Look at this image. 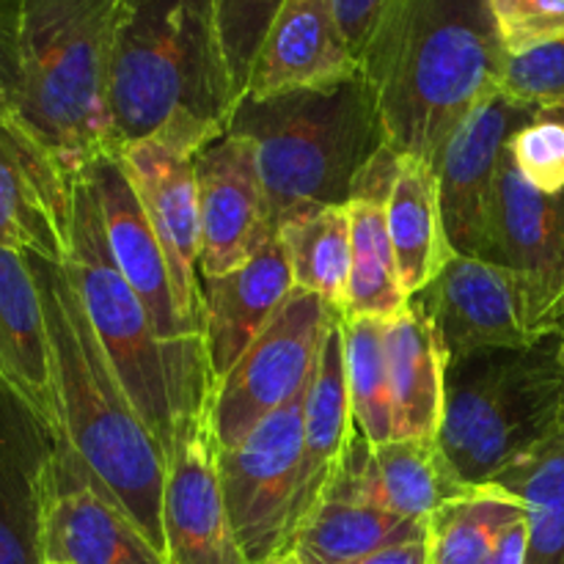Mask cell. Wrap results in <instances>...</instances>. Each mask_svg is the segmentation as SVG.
Segmentation results:
<instances>
[{"mask_svg":"<svg viewBox=\"0 0 564 564\" xmlns=\"http://www.w3.org/2000/svg\"><path fill=\"white\" fill-rule=\"evenodd\" d=\"M507 61L488 0H389L361 72L391 152L438 163L457 127L501 91Z\"/></svg>","mask_w":564,"mask_h":564,"instance_id":"6da1fadb","label":"cell"},{"mask_svg":"<svg viewBox=\"0 0 564 564\" xmlns=\"http://www.w3.org/2000/svg\"><path fill=\"white\" fill-rule=\"evenodd\" d=\"M108 105L116 152L141 141L196 158L237 105L215 0H113Z\"/></svg>","mask_w":564,"mask_h":564,"instance_id":"7a4b0ae2","label":"cell"},{"mask_svg":"<svg viewBox=\"0 0 564 564\" xmlns=\"http://www.w3.org/2000/svg\"><path fill=\"white\" fill-rule=\"evenodd\" d=\"M229 132L251 138L273 224L308 204L347 207L352 198H386L397 154L386 141L378 97L358 72L328 88L248 97L231 113Z\"/></svg>","mask_w":564,"mask_h":564,"instance_id":"3957f363","label":"cell"},{"mask_svg":"<svg viewBox=\"0 0 564 564\" xmlns=\"http://www.w3.org/2000/svg\"><path fill=\"white\" fill-rule=\"evenodd\" d=\"M28 259L47 317L61 435L163 551L169 457L121 386L66 270L47 259Z\"/></svg>","mask_w":564,"mask_h":564,"instance_id":"277c9868","label":"cell"},{"mask_svg":"<svg viewBox=\"0 0 564 564\" xmlns=\"http://www.w3.org/2000/svg\"><path fill=\"white\" fill-rule=\"evenodd\" d=\"M64 270L132 405L171 457L182 427L213 405L215 378L207 345L160 339L147 306L116 268L97 198L83 174L75 182Z\"/></svg>","mask_w":564,"mask_h":564,"instance_id":"5b68a950","label":"cell"},{"mask_svg":"<svg viewBox=\"0 0 564 564\" xmlns=\"http://www.w3.org/2000/svg\"><path fill=\"white\" fill-rule=\"evenodd\" d=\"M564 438L560 330L527 347H490L446 361L438 444L471 488L494 485Z\"/></svg>","mask_w":564,"mask_h":564,"instance_id":"8992f818","label":"cell"},{"mask_svg":"<svg viewBox=\"0 0 564 564\" xmlns=\"http://www.w3.org/2000/svg\"><path fill=\"white\" fill-rule=\"evenodd\" d=\"M113 0H22L11 110L69 176L116 154L108 105Z\"/></svg>","mask_w":564,"mask_h":564,"instance_id":"52a82bcc","label":"cell"},{"mask_svg":"<svg viewBox=\"0 0 564 564\" xmlns=\"http://www.w3.org/2000/svg\"><path fill=\"white\" fill-rule=\"evenodd\" d=\"M334 314L336 308L323 297L295 286L273 323L215 383L209 419L218 449L240 444L253 427L308 389Z\"/></svg>","mask_w":564,"mask_h":564,"instance_id":"ba28073f","label":"cell"},{"mask_svg":"<svg viewBox=\"0 0 564 564\" xmlns=\"http://www.w3.org/2000/svg\"><path fill=\"white\" fill-rule=\"evenodd\" d=\"M306 391L264 419L237 446L218 449L226 510L248 564H268L292 551Z\"/></svg>","mask_w":564,"mask_h":564,"instance_id":"9c48e42d","label":"cell"},{"mask_svg":"<svg viewBox=\"0 0 564 564\" xmlns=\"http://www.w3.org/2000/svg\"><path fill=\"white\" fill-rule=\"evenodd\" d=\"M538 119V108L499 91L479 105L446 141L438 174L441 213L457 257L496 262V185L512 135Z\"/></svg>","mask_w":564,"mask_h":564,"instance_id":"30bf717a","label":"cell"},{"mask_svg":"<svg viewBox=\"0 0 564 564\" xmlns=\"http://www.w3.org/2000/svg\"><path fill=\"white\" fill-rule=\"evenodd\" d=\"M42 556L66 564H169L64 435L50 466Z\"/></svg>","mask_w":564,"mask_h":564,"instance_id":"8fae6325","label":"cell"},{"mask_svg":"<svg viewBox=\"0 0 564 564\" xmlns=\"http://www.w3.org/2000/svg\"><path fill=\"white\" fill-rule=\"evenodd\" d=\"M193 165L202 215L198 270L202 281L218 279L257 257L279 231L251 138L226 132Z\"/></svg>","mask_w":564,"mask_h":564,"instance_id":"7c38bea8","label":"cell"},{"mask_svg":"<svg viewBox=\"0 0 564 564\" xmlns=\"http://www.w3.org/2000/svg\"><path fill=\"white\" fill-rule=\"evenodd\" d=\"M416 297L433 319L446 358L490 347H527L545 336L518 273L496 262L455 257Z\"/></svg>","mask_w":564,"mask_h":564,"instance_id":"4fadbf2b","label":"cell"},{"mask_svg":"<svg viewBox=\"0 0 564 564\" xmlns=\"http://www.w3.org/2000/svg\"><path fill=\"white\" fill-rule=\"evenodd\" d=\"M75 182L6 105L0 113V246L64 268Z\"/></svg>","mask_w":564,"mask_h":564,"instance_id":"5bb4252c","label":"cell"},{"mask_svg":"<svg viewBox=\"0 0 564 564\" xmlns=\"http://www.w3.org/2000/svg\"><path fill=\"white\" fill-rule=\"evenodd\" d=\"M163 554L169 564H248L226 510L209 411L182 427L169 457Z\"/></svg>","mask_w":564,"mask_h":564,"instance_id":"9a60e30c","label":"cell"},{"mask_svg":"<svg viewBox=\"0 0 564 564\" xmlns=\"http://www.w3.org/2000/svg\"><path fill=\"white\" fill-rule=\"evenodd\" d=\"M83 176L97 198L116 268L121 270L127 284L147 306L160 339L169 345H207L204 330L187 323L182 314L169 259H165L152 220H149L141 196L132 187L119 154H105V158L94 160L83 171Z\"/></svg>","mask_w":564,"mask_h":564,"instance_id":"2e32d148","label":"cell"},{"mask_svg":"<svg viewBox=\"0 0 564 564\" xmlns=\"http://www.w3.org/2000/svg\"><path fill=\"white\" fill-rule=\"evenodd\" d=\"M468 490L474 488L457 477L438 441L394 438L369 444L356 433L325 499L369 505L411 521H427L438 507L460 499Z\"/></svg>","mask_w":564,"mask_h":564,"instance_id":"e0dca14e","label":"cell"},{"mask_svg":"<svg viewBox=\"0 0 564 564\" xmlns=\"http://www.w3.org/2000/svg\"><path fill=\"white\" fill-rule=\"evenodd\" d=\"M119 160L141 196L152 229L169 259L176 301L191 325L204 330V290L198 253H202V215H198L196 165L191 154L154 141L119 149Z\"/></svg>","mask_w":564,"mask_h":564,"instance_id":"ac0fdd59","label":"cell"},{"mask_svg":"<svg viewBox=\"0 0 564 564\" xmlns=\"http://www.w3.org/2000/svg\"><path fill=\"white\" fill-rule=\"evenodd\" d=\"M496 264L521 275L534 319L545 330V319L564 297V191L543 193L529 185L510 149L496 185Z\"/></svg>","mask_w":564,"mask_h":564,"instance_id":"d6986e66","label":"cell"},{"mask_svg":"<svg viewBox=\"0 0 564 564\" xmlns=\"http://www.w3.org/2000/svg\"><path fill=\"white\" fill-rule=\"evenodd\" d=\"M58 435L0 380V564H42V516Z\"/></svg>","mask_w":564,"mask_h":564,"instance_id":"ffe728a7","label":"cell"},{"mask_svg":"<svg viewBox=\"0 0 564 564\" xmlns=\"http://www.w3.org/2000/svg\"><path fill=\"white\" fill-rule=\"evenodd\" d=\"M361 72L336 20L334 0H284L253 61L248 97L328 88Z\"/></svg>","mask_w":564,"mask_h":564,"instance_id":"44dd1931","label":"cell"},{"mask_svg":"<svg viewBox=\"0 0 564 564\" xmlns=\"http://www.w3.org/2000/svg\"><path fill=\"white\" fill-rule=\"evenodd\" d=\"M204 339L218 383L273 323L295 292L290 257L279 237L246 264L218 279H204Z\"/></svg>","mask_w":564,"mask_h":564,"instance_id":"7402d4cb","label":"cell"},{"mask_svg":"<svg viewBox=\"0 0 564 564\" xmlns=\"http://www.w3.org/2000/svg\"><path fill=\"white\" fill-rule=\"evenodd\" d=\"M356 433L350 394H347L341 312H336L325 330L317 369H314L312 386L306 391V405H303V446L295 507H292V543L306 518L317 510L319 501L328 494Z\"/></svg>","mask_w":564,"mask_h":564,"instance_id":"603a6c76","label":"cell"},{"mask_svg":"<svg viewBox=\"0 0 564 564\" xmlns=\"http://www.w3.org/2000/svg\"><path fill=\"white\" fill-rule=\"evenodd\" d=\"M0 380L61 438L47 317L31 259L0 246Z\"/></svg>","mask_w":564,"mask_h":564,"instance_id":"cb8c5ba5","label":"cell"},{"mask_svg":"<svg viewBox=\"0 0 564 564\" xmlns=\"http://www.w3.org/2000/svg\"><path fill=\"white\" fill-rule=\"evenodd\" d=\"M397 438L438 441L446 405V350L433 319L416 297L386 323Z\"/></svg>","mask_w":564,"mask_h":564,"instance_id":"d4e9b609","label":"cell"},{"mask_svg":"<svg viewBox=\"0 0 564 564\" xmlns=\"http://www.w3.org/2000/svg\"><path fill=\"white\" fill-rule=\"evenodd\" d=\"M386 226L402 290L408 297L419 295L457 257L446 237L435 165L408 154L397 158L386 193Z\"/></svg>","mask_w":564,"mask_h":564,"instance_id":"484cf974","label":"cell"},{"mask_svg":"<svg viewBox=\"0 0 564 564\" xmlns=\"http://www.w3.org/2000/svg\"><path fill=\"white\" fill-rule=\"evenodd\" d=\"M279 240L286 248L297 290L314 292L330 308L345 312L352 268L350 209L328 204L292 209L279 224Z\"/></svg>","mask_w":564,"mask_h":564,"instance_id":"4316f807","label":"cell"},{"mask_svg":"<svg viewBox=\"0 0 564 564\" xmlns=\"http://www.w3.org/2000/svg\"><path fill=\"white\" fill-rule=\"evenodd\" d=\"M424 538L427 521H411L369 505L325 499L295 534L292 551L306 564H350L391 545Z\"/></svg>","mask_w":564,"mask_h":564,"instance_id":"83f0119b","label":"cell"},{"mask_svg":"<svg viewBox=\"0 0 564 564\" xmlns=\"http://www.w3.org/2000/svg\"><path fill=\"white\" fill-rule=\"evenodd\" d=\"M352 229V268L341 317L394 319L408 308L386 226V198L361 196L347 204Z\"/></svg>","mask_w":564,"mask_h":564,"instance_id":"f1b7e54d","label":"cell"},{"mask_svg":"<svg viewBox=\"0 0 564 564\" xmlns=\"http://www.w3.org/2000/svg\"><path fill=\"white\" fill-rule=\"evenodd\" d=\"M527 518L521 501L496 485H479L427 518L430 564H488L507 529Z\"/></svg>","mask_w":564,"mask_h":564,"instance_id":"f546056e","label":"cell"},{"mask_svg":"<svg viewBox=\"0 0 564 564\" xmlns=\"http://www.w3.org/2000/svg\"><path fill=\"white\" fill-rule=\"evenodd\" d=\"M345 375L356 430L369 444L397 438L389 361H386V319L341 317Z\"/></svg>","mask_w":564,"mask_h":564,"instance_id":"4dcf8cb0","label":"cell"},{"mask_svg":"<svg viewBox=\"0 0 564 564\" xmlns=\"http://www.w3.org/2000/svg\"><path fill=\"white\" fill-rule=\"evenodd\" d=\"M496 488L516 496L527 510V562L564 564V438L523 466L501 474Z\"/></svg>","mask_w":564,"mask_h":564,"instance_id":"1f68e13d","label":"cell"},{"mask_svg":"<svg viewBox=\"0 0 564 564\" xmlns=\"http://www.w3.org/2000/svg\"><path fill=\"white\" fill-rule=\"evenodd\" d=\"M284 0H215L218 11L220 42H224L226 64L235 83L237 102L246 94L253 61L270 31V22L279 14Z\"/></svg>","mask_w":564,"mask_h":564,"instance_id":"d6a6232c","label":"cell"},{"mask_svg":"<svg viewBox=\"0 0 564 564\" xmlns=\"http://www.w3.org/2000/svg\"><path fill=\"white\" fill-rule=\"evenodd\" d=\"M510 154L518 171L532 187L543 193L564 191V124L534 119L512 135Z\"/></svg>","mask_w":564,"mask_h":564,"instance_id":"836d02e7","label":"cell"},{"mask_svg":"<svg viewBox=\"0 0 564 564\" xmlns=\"http://www.w3.org/2000/svg\"><path fill=\"white\" fill-rule=\"evenodd\" d=\"M501 91L538 110L564 105V42L510 55Z\"/></svg>","mask_w":564,"mask_h":564,"instance_id":"e575fe53","label":"cell"},{"mask_svg":"<svg viewBox=\"0 0 564 564\" xmlns=\"http://www.w3.org/2000/svg\"><path fill=\"white\" fill-rule=\"evenodd\" d=\"M496 22L507 55L564 42V0H516Z\"/></svg>","mask_w":564,"mask_h":564,"instance_id":"d590c367","label":"cell"},{"mask_svg":"<svg viewBox=\"0 0 564 564\" xmlns=\"http://www.w3.org/2000/svg\"><path fill=\"white\" fill-rule=\"evenodd\" d=\"M386 6H389V0H334L336 20H339L347 47L356 55L358 66H361V58L372 42V33L383 17Z\"/></svg>","mask_w":564,"mask_h":564,"instance_id":"8d00e7d4","label":"cell"},{"mask_svg":"<svg viewBox=\"0 0 564 564\" xmlns=\"http://www.w3.org/2000/svg\"><path fill=\"white\" fill-rule=\"evenodd\" d=\"M22 0H0V97L14 102L20 86Z\"/></svg>","mask_w":564,"mask_h":564,"instance_id":"74e56055","label":"cell"},{"mask_svg":"<svg viewBox=\"0 0 564 564\" xmlns=\"http://www.w3.org/2000/svg\"><path fill=\"white\" fill-rule=\"evenodd\" d=\"M350 564H430L427 538L413 540V543L391 545V549H383L378 554L364 556V560Z\"/></svg>","mask_w":564,"mask_h":564,"instance_id":"f35d334b","label":"cell"},{"mask_svg":"<svg viewBox=\"0 0 564 564\" xmlns=\"http://www.w3.org/2000/svg\"><path fill=\"white\" fill-rule=\"evenodd\" d=\"M527 540H529V527L527 518L512 523L505 532V538L496 545L494 556H490L488 564H523L527 562Z\"/></svg>","mask_w":564,"mask_h":564,"instance_id":"ab89813d","label":"cell"},{"mask_svg":"<svg viewBox=\"0 0 564 564\" xmlns=\"http://www.w3.org/2000/svg\"><path fill=\"white\" fill-rule=\"evenodd\" d=\"M538 116L540 119H551V121H560V124H564V105H549V108H540Z\"/></svg>","mask_w":564,"mask_h":564,"instance_id":"60d3db41","label":"cell"},{"mask_svg":"<svg viewBox=\"0 0 564 564\" xmlns=\"http://www.w3.org/2000/svg\"><path fill=\"white\" fill-rule=\"evenodd\" d=\"M268 564H306L301 560V556L295 554V551H286V554H281V556H275L273 562H268Z\"/></svg>","mask_w":564,"mask_h":564,"instance_id":"b9f144b4","label":"cell"},{"mask_svg":"<svg viewBox=\"0 0 564 564\" xmlns=\"http://www.w3.org/2000/svg\"><path fill=\"white\" fill-rule=\"evenodd\" d=\"M488 3H490V9H494V14L501 17L512 3H516V0H488Z\"/></svg>","mask_w":564,"mask_h":564,"instance_id":"7bdbcfd3","label":"cell"},{"mask_svg":"<svg viewBox=\"0 0 564 564\" xmlns=\"http://www.w3.org/2000/svg\"><path fill=\"white\" fill-rule=\"evenodd\" d=\"M560 325H564V306L556 308V312L549 317V330L560 328Z\"/></svg>","mask_w":564,"mask_h":564,"instance_id":"ee69618b","label":"cell"},{"mask_svg":"<svg viewBox=\"0 0 564 564\" xmlns=\"http://www.w3.org/2000/svg\"><path fill=\"white\" fill-rule=\"evenodd\" d=\"M560 306H564V297H562L560 303H556V306H554V312H556V308H560ZM554 312H551V314H554ZM551 314H549V317H551ZM545 330H549V319H545Z\"/></svg>","mask_w":564,"mask_h":564,"instance_id":"f6af8a7d","label":"cell"},{"mask_svg":"<svg viewBox=\"0 0 564 564\" xmlns=\"http://www.w3.org/2000/svg\"><path fill=\"white\" fill-rule=\"evenodd\" d=\"M6 105H9V99H3V97H0V113H3V108H6Z\"/></svg>","mask_w":564,"mask_h":564,"instance_id":"bcb514c9","label":"cell"},{"mask_svg":"<svg viewBox=\"0 0 564 564\" xmlns=\"http://www.w3.org/2000/svg\"><path fill=\"white\" fill-rule=\"evenodd\" d=\"M554 330H560V336H562V350H564V325H560V328H554Z\"/></svg>","mask_w":564,"mask_h":564,"instance_id":"7dc6e473","label":"cell"},{"mask_svg":"<svg viewBox=\"0 0 564 564\" xmlns=\"http://www.w3.org/2000/svg\"><path fill=\"white\" fill-rule=\"evenodd\" d=\"M42 564H66V562H55V560H44Z\"/></svg>","mask_w":564,"mask_h":564,"instance_id":"c3c4849f","label":"cell"}]
</instances>
